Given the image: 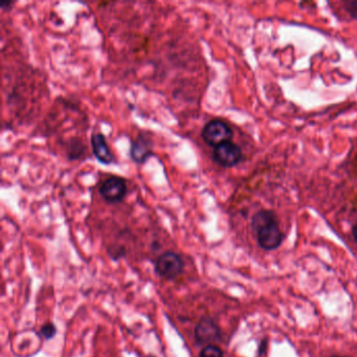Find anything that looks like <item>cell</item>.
I'll list each match as a JSON object with an SVG mask.
<instances>
[{"mask_svg":"<svg viewBox=\"0 0 357 357\" xmlns=\"http://www.w3.org/2000/svg\"><path fill=\"white\" fill-rule=\"evenodd\" d=\"M353 235H354L355 241L357 242V222L355 224L354 229H353Z\"/></svg>","mask_w":357,"mask_h":357,"instance_id":"cell-12","label":"cell"},{"mask_svg":"<svg viewBox=\"0 0 357 357\" xmlns=\"http://www.w3.org/2000/svg\"><path fill=\"white\" fill-rule=\"evenodd\" d=\"M39 333L45 340H51L57 334V327L53 323H47V324L41 327Z\"/></svg>","mask_w":357,"mask_h":357,"instance_id":"cell-11","label":"cell"},{"mask_svg":"<svg viewBox=\"0 0 357 357\" xmlns=\"http://www.w3.org/2000/svg\"><path fill=\"white\" fill-rule=\"evenodd\" d=\"M221 338L218 325L211 318L201 319L195 328V340L199 345H213Z\"/></svg>","mask_w":357,"mask_h":357,"instance_id":"cell-6","label":"cell"},{"mask_svg":"<svg viewBox=\"0 0 357 357\" xmlns=\"http://www.w3.org/2000/svg\"><path fill=\"white\" fill-rule=\"evenodd\" d=\"M199 357H223V352L215 345H207L200 351Z\"/></svg>","mask_w":357,"mask_h":357,"instance_id":"cell-10","label":"cell"},{"mask_svg":"<svg viewBox=\"0 0 357 357\" xmlns=\"http://www.w3.org/2000/svg\"><path fill=\"white\" fill-rule=\"evenodd\" d=\"M330 357H346V356H340V355H332V356Z\"/></svg>","mask_w":357,"mask_h":357,"instance_id":"cell-13","label":"cell"},{"mask_svg":"<svg viewBox=\"0 0 357 357\" xmlns=\"http://www.w3.org/2000/svg\"><path fill=\"white\" fill-rule=\"evenodd\" d=\"M153 143L150 137L139 135L131 143L130 157L135 163H143L152 155Z\"/></svg>","mask_w":357,"mask_h":357,"instance_id":"cell-7","label":"cell"},{"mask_svg":"<svg viewBox=\"0 0 357 357\" xmlns=\"http://www.w3.org/2000/svg\"><path fill=\"white\" fill-rule=\"evenodd\" d=\"M253 229L257 241L262 249L273 251L278 249L283 241V233L279 227L278 219L271 211H259L253 218Z\"/></svg>","mask_w":357,"mask_h":357,"instance_id":"cell-1","label":"cell"},{"mask_svg":"<svg viewBox=\"0 0 357 357\" xmlns=\"http://www.w3.org/2000/svg\"><path fill=\"white\" fill-rule=\"evenodd\" d=\"M69 146H71V148H69V157L71 159H80V157H83L84 153H85V146H83L81 141L79 139H73V141H69Z\"/></svg>","mask_w":357,"mask_h":357,"instance_id":"cell-9","label":"cell"},{"mask_svg":"<svg viewBox=\"0 0 357 357\" xmlns=\"http://www.w3.org/2000/svg\"><path fill=\"white\" fill-rule=\"evenodd\" d=\"M213 159L222 167H234V165H238L242 159V151L236 143L227 141L214 149Z\"/></svg>","mask_w":357,"mask_h":357,"instance_id":"cell-5","label":"cell"},{"mask_svg":"<svg viewBox=\"0 0 357 357\" xmlns=\"http://www.w3.org/2000/svg\"><path fill=\"white\" fill-rule=\"evenodd\" d=\"M201 137L205 143L216 148L222 143L231 141L233 139V130L225 122L212 119L203 126Z\"/></svg>","mask_w":357,"mask_h":357,"instance_id":"cell-2","label":"cell"},{"mask_svg":"<svg viewBox=\"0 0 357 357\" xmlns=\"http://www.w3.org/2000/svg\"><path fill=\"white\" fill-rule=\"evenodd\" d=\"M91 148L95 159L104 165H109L115 161L113 152L109 149L106 139L102 133H95L91 135Z\"/></svg>","mask_w":357,"mask_h":357,"instance_id":"cell-8","label":"cell"},{"mask_svg":"<svg viewBox=\"0 0 357 357\" xmlns=\"http://www.w3.org/2000/svg\"><path fill=\"white\" fill-rule=\"evenodd\" d=\"M183 258L174 251H165L159 257L155 262V271L161 278L165 280H174L177 277L183 274Z\"/></svg>","mask_w":357,"mask_h":357,"instance_id":"cell-3","label":"cell"},{"mask_svg":"<svg viewBox=\"0 0 357 357\" xmlns=\"http://www.w3.org/2000/svg\"><path fill=\"white\" fill-rule=\"evenodd\" d=\"M100 195L106 203H117L123 200L127 194V185L123 177L113 176L107 177L100 187Z\"/></svg>","mask_w":357,"mask_h":357,"instance_id":"cell-4","label":"cell"}]
</instances>
